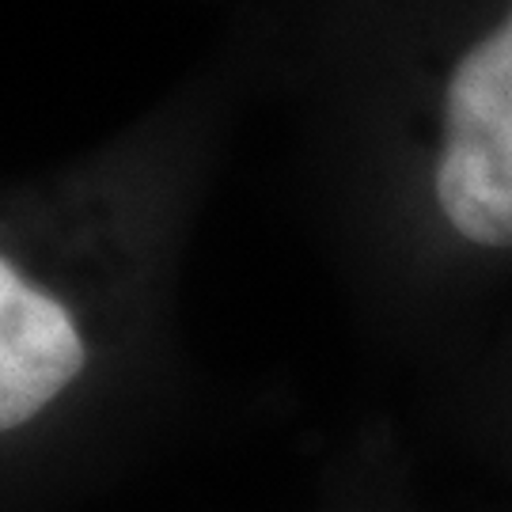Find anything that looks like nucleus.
Returning a JSON list of instances; mask_svg holds the SVG:
<instances>
[{
	"label": "nucleus",
	"instance_id": "1",
	"mask_svg": "<svg viewBox=\"0 0 512 512\" xmlns=\"http://www.w3.org/2000/svg\"><path fill=\"white\" fill-rule=\"evenodd\" d=\"M437 202L463 239L512 247V12L448 80Z\"/></svg>",
	"mask_w": 512,
	"mask_h": 512
},
{
	"label": "nucleus",
	"instance_id": "2",
	"mask_svg": "<svg viewBox=\"0 0 512 512\" xmlns=\"http://www.w3.org/2000/svg\"><path fill=\"white\" fill-rule=\"evenodd\" d=\"M88 365L73 311L0 262V429L16 433L57 403Z\"/></svg>",
	"mask_w": 512,
	"mask_h": 512
}]
</instances>
